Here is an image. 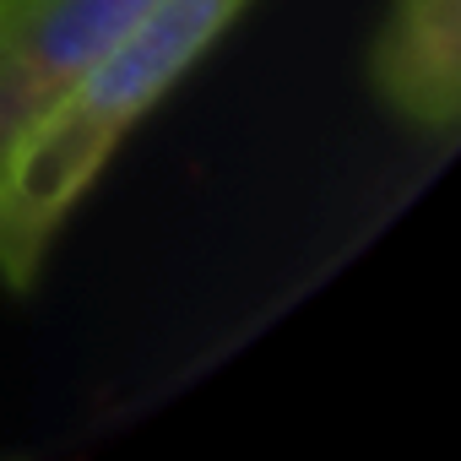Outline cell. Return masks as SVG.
I'll return each instance as SVG.
<instances>
[{
	"label": "cell",
	"instance_id": "1",
	"mask_svg": "<svg viewBox=\"0 0 461 461\" xmlns=\"http://www.w3.org/2000/svg\"><path fill=\"white\" fill-rule=\"evenodd\" d=\"M245 6L250 0H158L23 131L0 163V283L17 294L39 283L55 234L87 201L109 158Z\"/></svg>",
	"mask_w": 461,
	"mask_h": 461
},
{
	"label": "cell",
	"instance_id": "2",
	"mask_svg": "<svg viewBox=\"0 0 461 461\" xmlns=\"http://www.w3.org/2000/svg\"><path fill=\"white\" fill-rule=\"evenodd\" d=\"M158 0H0V163L23 131Z\"/></svg>",
	"mask_w": 461,
	"mask_h": 461
},
{
	"label": "cell",
	"instance_id": "3",
	"mask_svg": "<svg viewBox=\"0 0 461 461\" xmlns=\"http://www.w3.org/2000/svg\"><path fill=\"white\" fill-rule=\"evenodd\" d=\"M369 82L380 104L418 136H456L461 125V0H391L369 44Z\"/></svg>",
	"mask_w": 461,
	"mask_h": 461
}]
</instances>
